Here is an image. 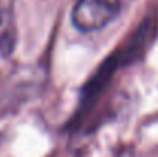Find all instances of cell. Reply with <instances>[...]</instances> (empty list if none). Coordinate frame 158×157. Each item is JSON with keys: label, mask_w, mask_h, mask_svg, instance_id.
Segmentation results:
<instances>
[{"label": "cell", "mask_w": 158, "mask_h": 157, "mask_svg": "<svg viewBox=\"0 0 158 157\" xmlns=\"http://www.w3.org/2000/svg\"><path fill=\"white\" fill-rule=\"evenodd\" d=\"M2 57H5V55H3V54H2V52H0V59H2Z\"/></svg>", "instance_id": "3"}, {"label": "cell", "mask_w": 158, "mask_h": 157, "mask_svg": "<svg viewBox=\"0 0 158 157\" xmlns=\"http://www.w3.org/2000/svg\"><path fill=\"white\" fill-rule=\"evenodd\" d=\"M17 29L14 0H0V52L8 57L15 48Z\"/></svg>", "instance_id": "2"}, {"label": "cell", "mask_w": 158, "mask_h": 157, "mask_svg": "<svg viewBox=\"0 0 158 157\" xmlns=\"http://www.w3.org/2000/svg\"><path fill=\"white\" fill-rule=\"evenodd\" d=\"M121 0H78L72 9L77 29L92 33L109 25L120 12Z\"/></svg>", "instance_id": "1"}, {"label": "cell", "mask_w": 158, "mask_h": 157, "mask_svg": "<svg viewBox=\"0 0 158 157\" xmlns=\"http://www.w3.org/2000/svg\"><path fill=\"white\" fill-rule=\"evenodd\" d=\"M0 143H2V136H0Z\"/></svg>", "instance_id": "4"}]
</instances>
